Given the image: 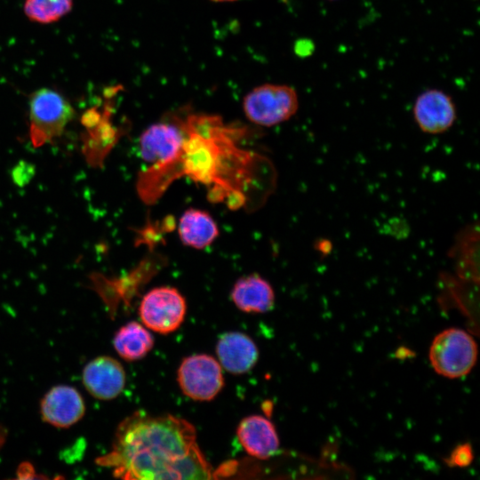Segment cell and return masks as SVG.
Masks as SVG:
<instances>
[{"mask_svg":"<svg viewBox=\"0 0 480 480\" xmlns=\"http://www.w3.org/2000/svg\"><path fill=\"white\" fill-rule=\"evenodd\" d=\"M213 2H233V1H236V0H212Z\"/></svg>","mask_w":480,"mask_h":480,"instance_id":"cell-22","label":"cell"},{"mask_svg":"<svg viewBox=\"0 0 480 480\" xmlns=\"http://www.w3.org/2000/svg\"><path fill=\"white\" fill-rule=\"evenodd\" d=\"M428 356L436 373L449 379L461 378L476 364L477 345L464 330L448 328L435 337Z\"/></svg>","mask_w":480,"mask_h":480,"instance_id":"cell-4","label":"cell"},{"mask_svg":"<svg viewBox=\"0 0 480 480\" xmlns=\"http://www.w3.org/2000/svg\"><path fill=\"white\" fill-rule=\"evenodd\" d=\"M231 300L236 307L246 313H265L275 303L271 284L257 274L240 277L231 291Z\"/></svg>","mask_w":480,"mask_h":480,"instance_id":"cell-15","label":"cell"},{"mask_svg":"<svg viewBox=\"0 0 480 480\" xmlns=\"http://www.w3.org/2000/svg\"><path fill=\"white\" fill-rule=\"evenodd\" d=\"M125 380L121 363L108 356L93 358L82 373L85 389L100 400H111L119 396L125 386Z\"/></svg>","mask_w":480,"mask_h":480,"instance_id":"cell-10","label":"cell"},{"mask_svg":"<svg viewBox=\"0 0 480 480\" xmlns=\"http://www.w3.org/2000/svg\"><path fill=\"white\" fill-rule=\"evenodd\" d=\"M186 311L185 298L171 286L151 289L143 296L139 307L142 324L161 334L176 331L183 323Z\"/></svg>","mask_w":480,"mask_h":480,"instance_id":"cell-6","label":"cell"},{"mask_svg":"<svg viewBox=\"0 0 480 480\" xmlns=\"http://www.w3.org/2000/svg\"><path fill=\"white\" fill-rule=\"evenodd\" d=\"M299 108L294 88L286 84H265L252 90L244 99L246 117L261 126H274L289 120Z\"/></svg>","mask_w":480,"mask_h":480,"instance_id":"cell-5","label":"cell"},{"mask_svg":"<svg viewBox=\"0 0 480 480\" xmlns=\"http://www.w3.org/2000/svg\"><path fill=\"white\" fill-rule=\"evenodd\" d=\"M185 138L181 122H159L148 126L140 135V154L151 165L168 162L178 153Z\"/></svg>","mask_w":480,"mask_h":480,"instance_id":"cell-9","label":"cell"},{"mask_svg":"<svg viewBox=\"0 0 480 480\" xmlns=\"http://www.w3.org/2000/svg\"><path fill=\"white\" fill-rule=\"evenodd\" d=\"M75 110L68 100L55 90L41 88L29 100V138L34 147H41L60 137L73 119Z\"/></svg>","mask_w":480,"mask_h":480,"instance_id":"cell-3","label":"cell"},{"mask_svg":"<svg viewBox=\"0 0 480 480\" xmlns=\"http://www.w3.org/2000/svg\"><path fill=\"white\" fill-rule=\"evenodd\" d=\"M95 461L126 480L209 479L212 475L190 422L141 411L119 423L111 450Z\"/></svg>","mask_w":480,"mask_h":480,"instance_id":"cell-2","label":"cell"},{"mask_svg":"<svg viewBox=\"0 0 480 480\" xmlns=\"http://www.w3.org/2000/svg\"><path fill=\"white\" fill-rule=\"evenodd\" d=\"M237 439L244 451L253 458L267 459L279 448V439L273 423L261 415L244 418L236 429Z\"/></svg>","mask_w":480,"mask_h":480,"instance_id":"cell-12","label":"cell"},{"mask_svg":"<svg viewBox=\"0 0 480 480\" xmlns=\"http://www.w3.org/2000/svg\"><path fill=\"white\" fill-rule=\"evenodd\" d=\"M329 1H335V0H329Z\"/></svg>","mask_w":480,"mask_h":480,"instance_id":"cell-23","label":"cell"},{"mask_svg":"<svg viewBox=\"0 0 480 480\" xmlns=\"http://www.w3.org/2000/svg\"><path fill=\"white\" fill-rule=\"evenodd\" d=\"M73 0H25L24 13L33 22L50 24L67 15Z\"/></svg>","mask_w":480,"mask_h":480,"instance_id":"cell-18","label":"cell"},{"mask_svg":"<svg viewBox=\"0 0 480 480\" xmlns=\"http://www.w3.org/2000/svg\"><path fill=\"white\" fill-rule=\"evenodd\" d=\"M216 353L220 366L232 374L249 372L259 357L254 341L240 332L223 333L218 340Z\"/></svg>","mask_w":480,"mask_h":480,"instance_id":"cell-13","label":"cell"},{"mask_svg":"<svg viewBox=\"0 0 480 480\" xmlns=\"http://www.w3.org/2000/svg\"><path fill=\"white\" fill-rule=\"evenodd\" d=\"M178 234L183 244L195 249H204L217 238L219 228L210 213L189 208L179 220Z\"/></svg>","mask_w":480,"mask_h":480,"instance_id":"cell-16","label":"cell"},{"mask_svg":"<svg viewBox=\"0 0 480 480\" xmlns=\"http://www.w3.org/2000/svg\"><path fill=\"white\" fill-rule=\"evenodd\" d=\"M85 412L83 396L73 387L58 385L52 387L40 404L41 417L56 428H68L79 421Z\"/></svg>","mask_w":480,"mask_h":480,"instance_id":"cell-11","label":"cell"},{"mask_svg":"<svg viewBox=\"0 0 480 480\" xmlns=\"http://www.w3.org/2000/svg\"><path fill=\"white\" fill-rule=\"evenodd\" d=\"M177 380L183 394L196 401L213 399L224 385L220 363L206 354L184 358L178 369Z\"/></svg>","mask_w":480,"mask_h":480,"instance_id":"cell-7","label":"cell"},{"mask_svg":"<svg viewBox=\"0 0 480 480\" xmlns=\"http://www.w3.org/2000/svg\"><path fill=\"white\" fill-rule=\"evenodd\" d=\"M113 345L117 354L126 361L143 358L154 347V338L140 324L132 321L116 332Z\"/></svg>","mask_w":480,"mask_h":480,"instance_id":"cell-17","label":"cell"},{"mask_svg":"<svg viewBox=\"0 0 480 480\" xmlns=\"http://www.w3.org/2000/svg\"><path fill=\"white\" fill-rule=\"evenodd\" d=\"M479 227L477 222L462 228L448 251L454 261L456 276L478 284L479 280Z\"/></svg>","mask_w":480,"mask_h":480,"instance_id":"cell-14","label":"cell"},{"mask_svg":"<svg viewBox=\"0 0 480 480\" xmlns=\"http://www.w3.org/2000/svg\"><path fill=\"white\" fill-rule=\"evenodd\" d=\"M473 458L472 446L469 444H461L452 450L445 462L450 467L464 468L472 463Z\"/></svg>","mask_w":480,"mask_h":480,"instance_id":"cell-19","label":"cell"},{"mask_svg":"<svg viewBox=\"0 0 480 480\" xmlns=\"http://www.w3.org/2000/svg\"><path fill=\"white\" fill-rule=\"evenodd\" d=\"M412 114L418 127L428 134L448 131L457 117L452 99L439 89L422 92L415 100Z\"/></svg>","mask_w":480,"mask_h":480,"instance_id":"cell-8","label":"cell"},{"mask_svg":"<svg viewBox=\"0 0 480 480\" xmlns=\"http://www.w3.org/2000/svg\"><path fill=\"white\" fill-rule=\"evenodd\" d=\"M5 438L4 430L0 427V447L4 444Z\"/></svg>","mask_w":480,"mask_h":480,"instance_id":"cell-21","label":"cell"},{"mask_svg":"<svg viewBox=\"0 0 480 480\" xmlns=\"http://www.w3.org/2000/svg\"><path fill=\"white\" fill-rule=\"evenodd\" d=\"M185 138L166 163L151 165L139 176L141 199L156 201L176 179L187 176L208 188L210 200L231 209L258 201L273 191L276 171L264 156L236 145L243 130L225 125L216 116L194 115L182 121ZM253 204V203H252Z\"/></svg>","mask_w":480,"mask_h":480,"instance_id":"cell-1","label":"cell"},{"mask_svg":"<svg viewBox=\"0 0 480 480\" xmlns=\"http://www.w3.org/2000/svg\"><path fill=\"white\" fill-rule=\"evenodd\" d=\"M17 473H18L19 478L38 477L37 476H35V471H34L33 467L27 462H24L23 464L20 465Z\"/></svg>","mask_w":480,"mask_h":480,"instance_id":"cell-20","label":"cell"}]
</instances>
